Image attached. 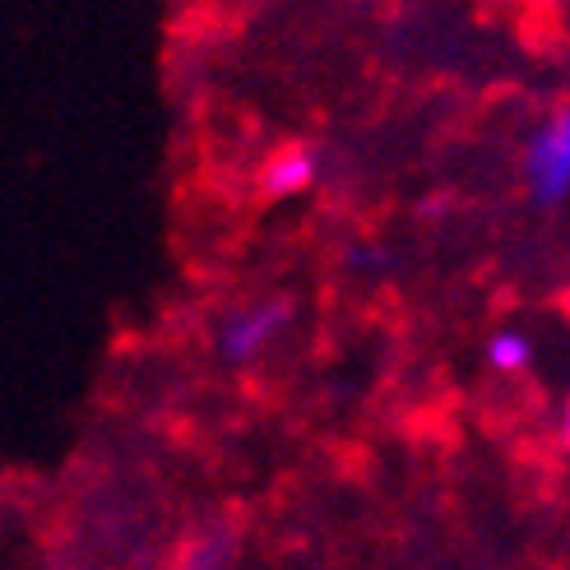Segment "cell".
Segmentation results:
<instances>
[{
  "mask_svg": "<svg viewBox=\"0 0 570 570\" xmlns=\"http://www.w3.org/2000/svg\"><path fill=\"white\" fill-rule=\"evenodd\" d=\"M524 177L533 205L557 209L570 199V107L552 111V117L533 130L524 149Z\"/></svg>",
  "mask_w": 570,
  "mask_h": 570,
  "instance_id": "cell-1",
  "label": "cell"
},
{
  "mask_svg": "<svg viewBox=\"0 0 570 570\" xmlns=\"http://www.w3.org/2000/svg\"><path fill=\"white\" fill-rule=\"evenodd\" d=\"M288 321H293L288 302H255V306L237 311V316H227V325L218 334V353L227 362H237V366L255 362L283 330H288Z\"/></svg>",
  "mask_w": 570,
  "mask_h": 570,
  "instance_id": "cell-2",
  "label": "cell"
},
{
  "mask_svg": "<svg viewBox=\"0 0 570 570\" xmlns=\"http://www.w3.org/2000/svg\"><path fill=\"white\" fill-rule=\"evenodd\" d=\"M321 177V158L311 154V149H288V154H278L265 163V173H261V190L269 199H293L302 190H311Z\"/></svg>",
  "mask_w": 570,
  "mask_h": 570,
  "instance_id": "cell-3",
  "label": "cell"
},
{
  "mask_svg": "<svg viewBox=\"0 0 570 570\" xmlns=\"http://www.w3.org/2000/svg\"><path fill=\"white\" fill-rule=\"evenodd\" d=\"M529 357H533L529 338H524V334H515V330L497 334L492 344H488V362L497 366V372H524V366H529Z\"/></svg>",
  "mask_w": 570,
  "mask_h": 570,
  "instance_id": "cell-4",
  "label": "cell"
},
{
  "mask_svg": "<svg viewBox=\"0 0 570 570\" xmlns=\"http://www.w3.org/2000/svg\"><path fill=\"white\" fill-rule=\"evenodd\" d=\"M227 566V548L218 543V538H209V543H199L195 557H190V570H223Z\"/></svg>",
  "mask_w": 570,
  "mask_h": 570,
  "instance_id": "cell-5",
  "label": "cell"
},
{
  "mask_svg": "<svg viewBox=\"0 0 570 570\" xmlns=\"http://www.w3.org/2000/svg\"><path fill=\"white\" fill-rule=\"evenodd\" d=\"M566 445H570V413H566Z\"/></svg>",
  "mask_w": 570,
  "mask_h": 570,
  "instance_id": "cell-6",
  "label": "cell"
}]
</instances>
